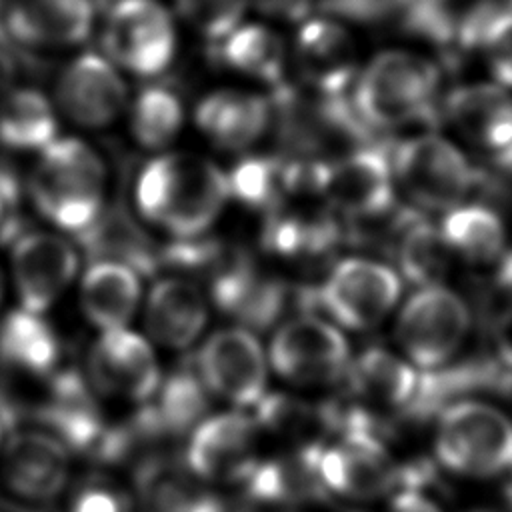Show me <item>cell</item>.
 I'll return each mask as SVG.
<instances>
[{"label": "cell", "instance_id": "1", "mask_svg": "<svg viewBox=\"0 0 512 512\" xmlns=\"http://www.w3.org/2000/svg\"><path fill=\"white\" fill-rule=\"evenodd\" d=\"M440 68L412 50H382L358 70L352 108L364 126L388 130L412 124L432 112Z\"/></svg>", "mask_w": 512, "mask_h": 512}, {"label": "cell", "instance_id": "2", "mask_svg": "<svg viewBox=\"0 0 512 512\" xmlns=\"http://www.w3.org/2000/svg\"><path fill=\"white\" fill-rule=\"evenodd\" d=\"M104 184V164L88 144L56 138L40 152L28 192L44 218L78 234L104 210Z\"/></svg>", "mask_w": 512, "mask_h": 512}, {"label": "cell", "instance_id": "3", "mask_svg": "<svg viewBox=\"0 0 512 512\" xmlns=\"http://www.w3.org/2000/svg\"><path fill=\"white\" fill-rule=\"evenodd\" d=\"M434 446L448 470L492 476L512 464V420L484 402H452L440 410Z\"/></svg>", "mask_w": 512, "mask_h": 512}, {"label": "cell", "instance_id": "4", "mask_svg": "<svg viewBox=\"0 0 512 512\" xmlns=\"http://www.w3.org/2000/svg\"><path fill=\"white\" fill-rule=\"evenodd\" d=\"M342 436L316 450V470L324 488L352 498L374 500L402 480V470L374 432L364 412L340 418Z\"/></svg>", "mask_w": 512, "mask_h": 512}, {"label": "cell", "instance_id": "5", "mask_svg": "<svg viewBox=\"0 0 512 512\" xmlns=\"http://www.w3.org/2000/svg\"><path fill=\"white\" fill-rule=\"evenodd\" d=\"M392 176L426 210H452L474 186L476 172L446 138L426 132L406 138L390 158Z\"/></svg>", "mask_w": 512, "mask_h": 512}, {"label": "cell", "instance_id": "6", "mask_svg": "<svg viewBox=\"0 0 512 512\" xmlns=\"http://www.w3.org/2000/svg\"><path fill=\"white\" fill-rule=\"evenodd\" d=\"M470 330L464 300L442 284L420 286L402 306L396 340L412 364L434 370L448 362Z\"/></svg>", "mask_w": 512, "mask_h": 512}, {"label": "cell", "instance_id": "7", "mask_svg": "<svg viewBox=\"0 0 512 512\" xmlns=\"http://www.w3.org/2000/svg\"><path fill=\"white\" fill-rule=\"evenodd\" d=\"M102 44L112 64L138 76H156L174 58L176 28L158 0H116L106 16Z\"/></svg>", "mask_w": 512, "mask_h": 512}, {"label": "cell", "instance_id": "8", "mask_svg": "<svg viewBox=\"0 0 512 512\" xmlns=\"http://www.w3.org/2000/svg\"><path fill=\"white\" fill-rule=\"evenodd\" d=\"M400 290V276L390 266L366 258H346L314 292V302L338 324L366 330L388 316Z\"/></svg>", "mask_w": 512, "mask_h": 512}, {"label": "cell", "instance_id": "9", "mask_svg": "<svg viewBox=\"0 0 512 512\" xmlns=\"http://www.w3.org/2000/svg\"><path fill=\"white\" fill-rule=\"evenodd\" d=\"M274 370L294 384H326L348 370L346 338L324 318L302 314L284 322L270 342Z\"/></svg>", "mask_w": 512, "mask_h": 512}, {"label": "cell", "instance_id": "10", "mask_svg": "<svg viewBox=\"0 0 512 512\" xmlns=\"http://www.w3.org/2000/svg\"><path fill=\"white\" fill-rule=\"evenodd\" d=\"M196 366L204 386L236 406H256L264 396L266 356L248 328H224L208 336Z\"/></svg>", "mask_w": 512, "mask_h": 512}, {"label": "cell", "instance_id": "11", "mask_svg": "<svg viewBox=\"0 0 512 512\" xmlns=\"http://www.w3.org/2000/svg\"><path fill=\"white\" fill-rule=\"evenodd\" d=\"M78 270L76 248L50 232H24L12 242L14 286L24 310L42 314L70 286Z\"/></svg>", "mask_w": 512, "mask_h": 512}, {"label": "cell", "instance_id": "12", "mask_svg": "<svg viewBox=\"0 0 512 512\" xmlns=\"http://www.w3.org/2000/svg\"><path fill=\"white\" fill-rule=\"evenodd\" d=\"M394 176L390 158L378 148H360L320 164V194L346 216L372 218L392 206Z\"/></svg>", "mask_w": 512, "mask_h": 512}, {"label": "cell", "instance_id": "13", "mask_svg": "<svg viewBox=\"0 0 512 512\" xmlns=\"http://www.w3.org/2000/svg\"><path fill=\"white\" fill-rule=\"evenodd\" d=\"M90 384L106 396L150 400L160 386V368L150 344L132 330H104L90 352Z\"/></svg>", "mask_w": 512, "mask_h": 512}, {"label": "cell", "instance_id": "14", "mask_svg": "<svg viewBox=\"0 0 512 512\" xmlns=\"http://www.w3.org/2000/svg\"><path fill=\"white\" fill-rule=\"evenodd\" d=\"M300 74L320 96H344L358 74V46L334 16L306 18L294 40Z\"/></svg>", "mask_w": 512, "mask_h": 512}, {"label": "cell", "instance_id": "15", "mask_svg": "<svg viewBox=\"0 0 512 512\" xmlns=\"http://www.w3.org/2000/svg\"><path fill=\"white\" fill-rule=\"evenodd\" d=\"M56 98L72 122L84 128H104L122 112L126 84L106 56L82 52L62 70Z\"/></svg>", "mask_w": 512, "mask_h": 512}, {"label": "cell", "instance_id": "16", "mask_svg": "<svg viewBox=\"0 0 512 512\" xmlns=\"http://www.w3.org/2000/svg\"><path fill=\"white\" fill-rule=\"evenodd\" d=\"M228 196V178L216 164L194 154H174V180L162 226L178 238L200 236Z\"/></svg>", "mask_w": 512, "mask_h": 512}, {"label": "cell", "instance_id": "17", "mask_svg": "<svg viewBox=\"0 0 512 512\" xmlns=\"http://www.w3.org/2000/svg\"><path fill=\"white\" fill-rule=\"evenodd\" d=\"M256 422L240 412L204 418L186 448V468L206 480L242 482L254 466Z\"/></svg>", "mask_w": 512, "mask_h": 512}, {"label": "cell", "instance_id": "18", "mask_svg": "<svg viewBox=\"0 0 512 512\" xmlns=\"http://www.w3.org/2000/svg\"><path fill=\"white\" fill-rule=\"evenodd\" d=\"M2 478L18 498L48 502L62 492L68 480L66 446L44 432H16L4 446Z\"/></svg>", "mask_w": 512, "mask_h": 512}, {"label": "cell", "instance_id": "19", "mask_svg": "<svg viewBox=\"0 0 512 512\" xmlns=\"http://www.w3.org/2000/svg\"><path fill=\"white\" fill-rule=\"evenodd\" d=\"M8 40L24 46H74L94 24L92 0H12L2 18Z\"/></svg>", "mask_w": 512, "mask_h": 512}, {"label": "cell", "instance_id": "20", "mask_svg": "<svg viewBox=\"0 0 512 512\" xmlns=\"http://www.w3.org/2000/svg\"><path fill=\"white\" fill-rule=\"evenodd\" d=\"M38 418L66 448L88 456H94L108 430L90 386L74 370L58 372L52 378L50 398Z\"/></svg>", "mask_w": 512, "mask_h": 512}, {"label": "cell", "instance_id": "21", "mask_svg": "<svg viewBox=\"0 0 512 512\" xmlns=\"http://www.w3.org/2000/svg\"><path fill=\"white\" fill-rule=\"evenodd\" d=\"M444 112L466 140L484 150L498 152L512 142V96L492 80L454 88Z\"/></svg>", "mask_w": 512, "mask_h": 512}, {"label": "cell", "instance_id": "22", "mask_svg": "<svg viewBox=\"0 0 512 512\" xmlns=\"http://www.w3.org/2000/svg\"><path fill=\"white\" fill-rule=\"evenodd\" d=\"M272 102L266 96L216 90L202 98L194 118L204 136L224 150H244L258 142L268 128Z\"/></svg>", "mask_w": 512, "mask_h": 512}, {"label": "cell", "instance_id": "23", "mask_svg": "<svg viewBox=\"0 0 512 512\" xmlns=\"http://www.w3.org/2000/svg\"><path fill=\"white\" fill-rule=\"evenodd\" d=\"M154 404H146L132 418V424L142 440L162 436H182L196 428L210 406L208 388L200 374L190 368H180L158 386Z\"/></svg>", "mask_w": 512, "mask_h": 512}, {"label": "cell", "instance_id": "24", "mask_svg": "<svg viewBox=\"0 0 512 512\" xmlns=\"http://www.w3.org/2000/svg\"><path fill=\"white\" fill-rule=\"evenodd\" d=\"M208 320V310L200 288L182 278L158 280L146 300V330L168 348L190 346Z\"/></svg>", "mask_w": 512, "mask_h": 512}, {"label": "cell", "instance_id": "25", "mask_svg": "<svg viewBox=\"0 0 512 512\" xmlns=\"http://www.w3.org/2000/svg\"><path fill=\"white\" fill-rule=\"evenodd\" d=\"M138 300L140 274L126 264L96 260L82 278V310L102 332L126 328L136 312Z\"/></svg>", "mask_w": 512, "mask_h": 512}, {"label": "cell", "instance_id": "26", "mask_svg": "<svg viewBox=\"0 0 512 512\" xmlns=\"http://www.w3.org/2000/svg\"><path fill=\"white\" fill-rule=\"evenodd\" d=\"M76 238L94 262H120L144 276L156 272L160 266V250L154 248L148 236L120 208L102 210L86 230L76 234Z\"/></svg>", "mask_w": 512, "mask_h": 512}, {"label": "cell", "instance_id": "27", "mask_svg": "<svg viewBox=\"0 0 512 512\" xmlns=\"http://www.w3.org/2000/svg\"><path fill=\"white\" fill-rule=\"evenodd\" d=\"M346 372L352 392L382 408H410L420 384V374L412 364L376 346L364 350Z\"/></svg>", "mask_w": 512, "mask_h": 512}, {"label": "cell", "instance_id": "28", "mask_svg": "<svg viewBox=\"0 0 512 512\" xmlns=\"http://www.w3.org/2000/svg\"><path fill=\"white\" fill-rule=\"evenodd\" d=\"M218 64L272 84H282L286 66V46L282 36L262 22L238 24L222 40L210 44Z\"/></svg>", "mask_w": 512, "mask_h": 512}, {"label": "cell", "instance_id": "29", "mask_svg": "<svg viewBox=\"0 0 512 512\" xmlns=\"http://www.w3.org/2000/svg\"><path fill=\"white\" fill-rule=\"evenodd\" d=\"M456 38L482 56L492 82L512 88V0H494L470 10L458 20Z\"/></svg>", "mask_w": 512, "mask_h": 512}, {"label": "cell", "instance_id": "30", "mask_svg": "<svg viewBox=\"0 0 512 512\" xmlns=\"http://www.w3.org/2000/svg\"><path fill=\"white\" fill-rule=\"evenodd\" d=\"M136 486L140 512H228L220 496L164 460H146L136 474Z\"/></svg>", "mask_w": 512, "mask_h": 512}, {"label": "cell", "instance_id": "31", "mask_svg": "<svg viewBox=\"0 0 512 512\" xmlns=\"http://www.w3.org/2000/svg\"><path fill=\"white\" fill-rule=\"evenodd\" d=\"M60 344L54 328L36 312L18 308L0 322V360L28 374H50Z\"/></svg>", "mask_w": 512, "mask_h": 512}, {"label": "cell", "instance_id": "32", "mask_svg": "<svg viewBox=\"0 0 512 512\" xmlns=\"http://www.w3.org/2000/svg\"><path fill=\"white\" fill-rule=\"evenodd\" d=\"M438 230L448 250L472 264L494 262L506 242L500 216L482 204H460L448 210Z\"/></svg>", "mask_w": 512, "mask_h": 512}, {"label": "cell", "instance_id": "33", "mask_svg": "<svg viewBox=\"0 0 512 512\" xmlns=\"http://www.w3.org/2000/svg\"><path fill=\"white\" fill-rule=\"evenodd\" d=\"M56 114L36 88H12L0 102V142L12 150H44L56 140Z\"/></svg>", "mask_w": 512, "mask_h": 512}, {"label": "cell", "instance_id": "34", "mask_svg": "<svg viewBox=\"0 0 512 512\" xmlns=\"http://www.w3.org/2000/svg\"><path fill=\"white\" fill-rule=\"evenodd\" d=\"M184 108L180 96L164 84L144 86L132 102L130 128L138 144L150 150L168 146L180 132Z\"/></svg>", "mask_w": 512, "mask_h": 512}, {"label": "cell", "instance_id": "35", "mask_svg": "<svg viewBox=\"0 0 512 512\" xmlns=\"http://www.w3.org/2000/svg\"><path fill=\"white\" fill-rule=\"evenodd\" d=\"M400 230L396 258L404 276L420 286L438 284L448 268V256L452 254L440 230L422 218H406Z\"/></svg>", "mask_w": 512, "mask_h": 512}, {"label": "cell", "instance_id": "36", "mask_svg": "<svg viewBox=\"0 0 512 512\" xmlns=\"http://www.w3.org/2000/svg\"><path fill=\"white\" fill-rule=\"evenodd\" d=\"M282 168V160L268 156H248L240 160L226 176L230 196L254 208L274 204L282 190Z\"/></svg>", "mask_w": 512, "mask_h": 512}, {"label": "cell", "instance_id": "37", "mask_svg": "<svg viewBox=\"0 0 512 512\" xmlns=\"http://www.w3.org/2000/svg\"><path fill=\"white\" fill-rule=\"evenodd\" d=\"M250 0H176L180 18L210 44L222 40L238 24H242L244 12Z\"/></svg>", "mask_w": 512, "mask_h": 512}, {"label": "cell", "instance_id": "38", "mask_svg": "<svg viewBox=\"0 0 512 512\" xmlns=\"http://www.w3.org/2000/svg\"><path fill=\"white\" fill-rule=\"evenodd\" d=\"M174 180V154H162L150 160L136 180V208L142 218L162 224L170 204Z\"/></svg>", "mask_w": 512, "mask_h": 512}, {"label": "cell", "instance_id": "39", "mask_svg": "<svg viewBox=\"0 0 512 512\" xmlns=\"http://www.w3.org/2000/svg\"><path fill=\"white\" fill-rule=\"evenodd\" d=\"M322 420L326 422V412H314L308 404L296 402L282 394L262 396L256 404V422L278 434H304L306 430L318 426Z\"/></svg>", "mask_w": 512, "mask_h": 512}, {"label": "cell", "instance_id": "40", "mask_svg": "<svg viewBox=\"0 0 512 512\" xmlns=\"http://www.w3.org/2000/svg\"><path fill=\"white\" fill-rule=\"evenodd\" d=\"M414 0H324V8L334 16L360 24L404 22Z\"/></svg>", "mask_w": 512, "mask_h": 512}, {"label": "cell", "instance_id": "41", "mask_svg": "<svg viewBox=\"0 0 512 512\" xmlns=\"http://www.w3.org/2000/svg\"><path fill=\"white\" fill-rule=\"evenodd\" d=\"M222 256V246L216 240H202L200 236L178 238L174 244L160 250V266L166 264L186 270L202 266L214 268Z\"/></svg>", "mask_w": 512, "mask_h": 512}, {"label": "cell", "instance_id": "42", "mask_svg": "<svg viewBox=\"0 0 512 512\" xmlns=\"http://www.w3.org/2000/svg\"><path fill=\"white\" fill-rule=\"evenodd\" d=\"M130 496L116 484L106 480H88L70 502V512H130Z\"/></svg>", "mask_w": 512, "mask_h": 512}, {"label": "cell", "instance_id": "43", "mask_svg": "<svg viewBox=\"0 0 512 512\" xmlns=\"http://www.w3.org/2000/svg\"><path fill=\"white\" fill-rule=\"evenodd\" d=\"M252 2L262 14L270 18L284 22H304L312 0H250V4Z\"/></svg>", "mask_w": 512, "mask_h": 512}, {"label": "cell", "instance_id": "44", "mask_svg": "<svg viewBox=\"0 0 512 512\" xmlns=\"http://www.w3.org/2000/svg\"><path fill=\"white\" fill-rule=\"evenodd\" d=\"M386 512H442V510L418 488H402L392 496Z\"/></svg>", "mask_w": 512, "mask_h": 512}, {"label": "cell", "instance_id": "45", "mask_svg": "<svg viewBox=\"0 0 512 512\" xmlns=\"http://www.w3.org/2000/svg\"><path fill=\"white\" fill-rule=\"evenodd\" d=\"M496 162H498V166L512 172V142L496 152Z\"/></svg>", "mask_w": 512, "mask_h": 512}, {"label": "cell", "instance_id": "46", "mask_svg": "<svg viewBox=\"0 0 512 512\" xmlns=\"http://www.w3.org/2000/svg\"><path fill=\"white\" fill-rule=\"evenodd\" d=\"M4 4H8V0H0V10H2V6H4ZM4 40H8V36H6V30H4L2 18H0V42H4Z\"/></svg>", "mask_w": 512, "mask_h": 512}, {"label": "cell", "instance_id": "47", "mask_svg": "<svg viewBox=\"0 0 512 512\" xmlns=\"http://www.w3.org/2000/svg\"><path fill=\"white\" fill-rule=\"evenodd\" d=\"M2 290H4V288H2V276H0V300H2Z\"/></svg>", "mask_w": 512, "mask_h": 512}, {"label": "cell", "instance_id": "48", "mask_svg": "<svg viewBox=\"0 0 512 512\" xmlns=\"http://www.w3.org/2000/svg\"><path fill=\"white\" fill-rule=\"evenodd\" d=\"M510 468H512V464H510Z\"/></svg>", "mask_w": 512, "mask_h": 512}]
</instances>
